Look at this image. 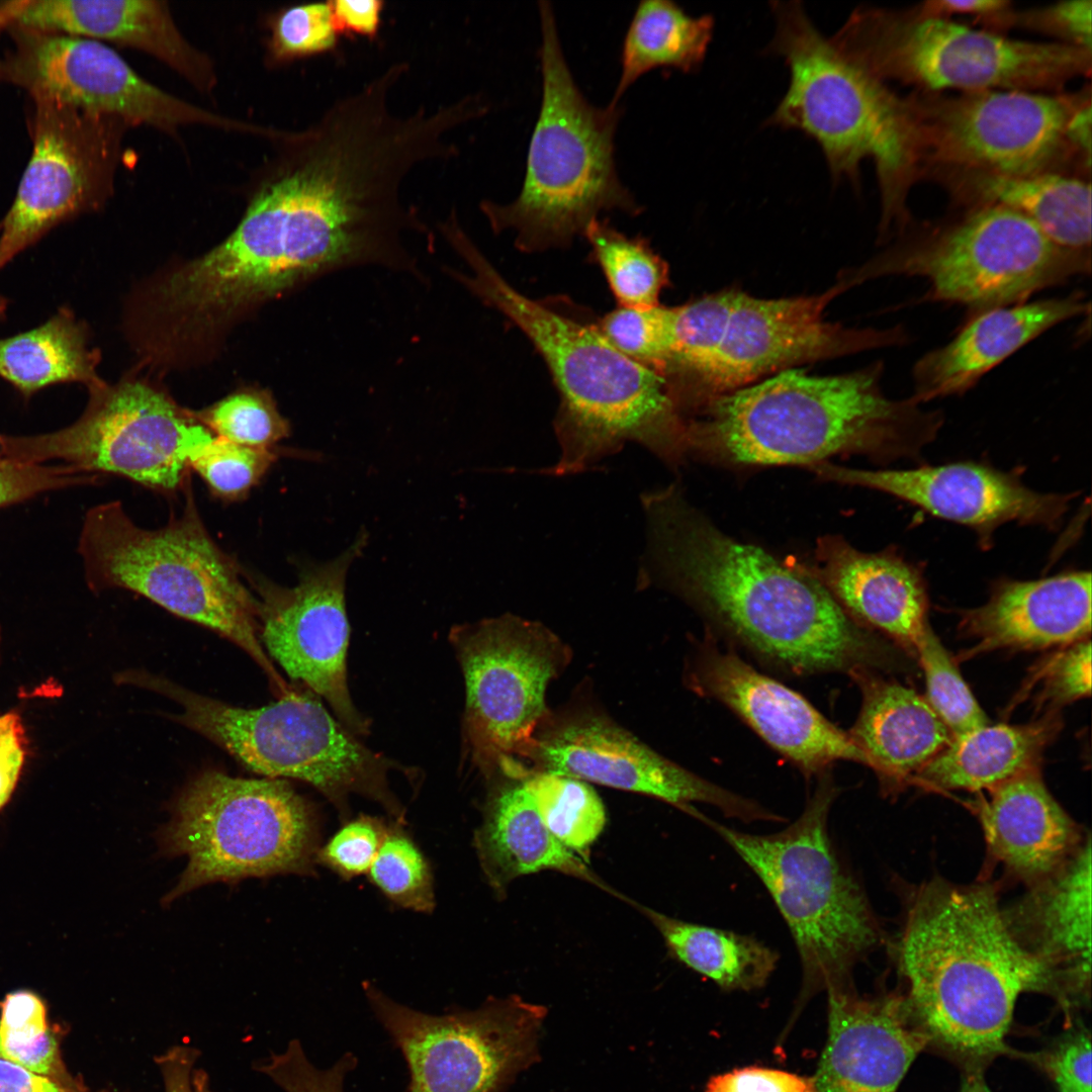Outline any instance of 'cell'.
Instances as JSON below:
<instances>
[{
    "label": "cell",
    "mask_w": 1092,
    "mask_h": 1092,
    "mask_svg": "<svg viewBox=\"0 0 1092 1092\" xmlns=\"http://www.w3.org/2000/svg\"><path fill=\"white\" fill-rule=\"evenodd\" d=\"M278 459L274 448L252 447L214 437L190 461V470L223 503L245 499Z\"/></svg>",
    "instance_id": "obj_45"
},
{
    "label": "cell",
    "mask_w": 1092,
    "mask_h": 1092,
    "mask_svg": "<svg viewBox=\"0 0 1092 1092\" xmlns=\"http://www.w3.org/2000/svg\"><path fill=\"white\" fill-rule=\"evenodd\" d=\"M371 1009L401 1052L410 1092H502L538 1059L547 1010L517 995L442 1015L402 1005L364 982Z\"/></svg>",
    "instance_id": "obj_16"
},
{
    "label": "cell",
    "mask_w": 1092,
    "mask_h": 1092,
    "mask_svg": "<svg viewBox=\"0 0 1092 1092\" xmlns=\"http://www.w3.org/2000/svg\"><path fill=\"white\" fill-rule=\"evenodd\" d=\"M1091 0H1069L1014 17L1060 36L1066 44L1091 53Z\"/></svg>",
    "instance_id": "obj_52"
},
{
    "label": "cell",
    "mask_w": 1092,
    "mask_h": 1092,
    "mask_svg": "<svg viewBox=\"0 0 1092 1092\" xmlns=\"http://www.w3.org/2000/svg\"><path fill=\"white\" fill-rule=\"evenodd\" d=\"M1090 311L1082 291L971 312L944 345L913 365L912 397L920 403L962 395L1018 350L1054 327Z\"/></svg>",
    "instance_id": "obj_26"
},
{
    "label": "cell",
    "mask_w": 1092,
    "mask_h": 1092,
    "mask_svg": "<svg viewBox=\"0 0 1092 1092\" xmlns=\"http://www.w3.org/2000/svg\"><path fill=\"white\" fill-rule=\"evenodd\" d=\"M1010 5L1005 0H935L926 2L919 12L942 17L951 14L1010 16Z\"/></svg>",
    "instance_id": "obj_58"
},
{
    "label": "cell",
    "mask_w": 1092,
    "mask_h": 1092,
    "mask_svg": "<svg viewBox=\"0 0 1092 1092\" xmlns=\"http://www.w3.org/2000/svg\"><path fill=\"white\" fill-rule=\"evenodd\" d=\"M98 477L80 473L64 463L29 464L0 456V509L48 491L92 484Z\"/></svg>",
    "instance_id": "obj_49"
},
{
    "label": "cell",
    "mask_w": 1092,
    "mask_h": 1092,
    "mask_svg": "<svg viewBox=\"0 0 1092 1092\" xmlns=\"http://www.w3.org/2000/svg\"><path fill=\"white\" fill-rule=\"evenodd\" d=\"M1 633L2 632H1V627H0V649H1V639H2V634Z\"/></svg>",
    "instance_id": "obj_63"
},
{
    "label": "cell",
    "mask_w": 1092,
    "mask_h": 1092,
    "mask_svg": "<svg viewBox=\"0 0 1092 1092\" xmlns=\"http://www.w3.org/2000/svg\"><path fill=\"white\" fill-rule=\"evenodd\" d=\"M836 291L779 299L735 291L721 342L678 380L679 392L699 404L797 364L910 341L901 326L856 330L825 322L823 311Z\"/></svg>",
    "instance_id": "obj_17"
},
{
    "label": "cell",
    "mask_w": 1092,
    "mask_h": 1092,
    "mask_svg": "<svg viewBox=\"0 0 1092 1092\" xmlns=\"http://www.w3.org/2000/svg\"><path fill=\"white\" fill-rule=\"evenodd\" d=\"M367 540L362 531L333 560L304 564L292 587L246 572L259 602L263 647L291 678L324 697L343 724L357 734L366 733L368 724L354 707L347 685L350 631L345 586L348 570Z\"/></svg>",
    "instance_id": "obj_22"
},
{
    "label": "cell",
    "mask_w": 1092,
    "mask_h": 1092,
    "mask_svg": "<svg viewBox=\"0 0 1092 1092\" xmlns=\"http://www.w3.org/2000/svg\"><path fill=\"white\" fill-rule=\"evenodd\" d=\"M199 1056L194 1046L175 1044L155 1058L164 1092H213L206 1071L196 1067Z\"/></svg>",
    "instance_id": "obj_54"
},
{
    "label": "cell",
    "mask_w": 1092,
    "mask_h": 1092,
    "mask_svg": "<svg viewBox=\"0 0 1092 1092\" xmlns=\"http://www.w3.org/2000/svg\"><path fill=\"white\" fill-rule=\"evenodd\" d=\"M62 1033L51 1026L46 1002L32 991L8 993L0 1002V1059L66 1086L85 1084L68 1070Z\"/></svg>",
    "instance_id": "obj_39"
},
{
    "label": "cell",
    "mask_w": 1092,
    "mask_h": 1092,
    "mask_svg": "<svg viewBox=\"0 0 1092 1092\" xmlns=\"http://www.w3.org/2000/svg\"><path fill=\"white\" fill-rule=\"evenodd\" d=\"M963 632L978 643L969 655L997 649L1071 645L1091 633V572L1074 569L1019 580L1001 577L987 602L961 612Z\"/></svg>",
    "instance_id": "obj_27"
},
{
    "label": "cell",
    "mask_w": 1092,
    "mask_h": 1092,
    "mask_svg": "<svg viewBox=\"0 0 1092 1092\" xmlns=\"http://www.w3.org/2000/svg\"><path fill=\"white\" fill-rule=\"evenodd\" d=\"M329 2L289 7L275 19L270 40L272 56L277 61L312 56L336 47Z\"/></svg>",
    "instance_id": "obj_47"
},
{
    "label": "cell",
    "mask_w": 1092,
    "mask_h": 1092,
    "mask_svg": "<svg viewBox=\"0 0 1092 1092\" xmlns=\"http://www.w3.org/2000/svg\"><path fill=\"white\" fill-rule=\"evenodd\" d=\"M1091 102L1083 101L1070 115L1065 127V141L1080 154L1087 170L1091 166Z\"/></svg>",
    "instance_id": "obj_59"
},
{
    "label": "cell",
    "mask_w": 1092,
    "mask_h": 1092,
    "mask_svg": "<svg viewBox=\"0 0 1092 1092\" xmlns=\"http://www.w3.org/2000/svg\"><path fill=\"white\" fill-rule=\"evenodd\" d=\"M13 48L0 77L30 96L172 131L203 124L247 132L249 124L187 103L140 77L113 50L90 38L10 24Z\"/></svg>",
    "instance_id": "obj_20"
},
{
    "label": "cell",
    "mask_w": 1092,
    "mask_h": 1092,
    "mask_svg": "<svg viewBox=\"0 0 1092 1092\" xmlns=\"http://www.w3.org/2000/svg\"><path fill=\"white\" fill-rule=\"evenodd\" d=\"M856 272L921 277L923 300L961 304L971 312L1019 303L1091 272V251L1062 246L1023 214L1001 205L968 208L947 221L911 224Z\"/></svg>",
    "instance_id": "obj_10"
},
{
    "label": "cell",
    "mask_w": 1092,
    "mask_h": 1092,
    "mask_svg": "<svg viewBox=\"0 0 1092 1092\" xmlns=\"http://www.w3.org/2000/svg\"><path fill=\"white\" fill-rule=\"evenodd\" d=\"M882 375V363L830 376L792 368L712 396L688 423V452L737 465L812 466L840 453L917 460L943 416L890 398Z\"/></svg>",
    "instance_id": "obj_4"
},
{
    "label": "cell",
    "mask_w": 1092,
    "mask_h": 1092,
    "mask_svg": "<svg viewBox=\"0 0 1092 1092\" xmlns=\"http://www.w3.org/2000/svg\"><path fill=\"white\" fill-rule=\"evenodd\" d=\"M597 325L617 350L662 376L672 346L670 307L618 306Z\"/></svg>",
    "instance_id": "obj_46"
},
{
    "label": "cell",
    "mask_w": 1092,
    "mask_h": 1092,
    "mask_svg": "<svg viewBox=\"0 0 1092 1092\" xmlns=\"http://www.w3.org/2000/svg\"><path fill=\"white\" fill-rule=\"evenodd\" d=\"M279 141L284 156L276 172L234 233L195 262L213 305L238 314L342 267L414 269L402 236L426 225L402 202L401 189L424 156L404 124L348 95Z\"/></svg>",
    "instance_id": "obj_1"
},
{
    "label": "cell",
    "mask_w": 1092,
    "mask_h": 1092,
    "mask_svg": "<svg viewBox=\"0 0 1092 1092\" xmlns=\"http://www.w3.org/2000/svg\"><path fill=\"white\" fill-rule=\"evenodd\" d=\"M401 825H389L367 874L371 883L397 906L431 913L435 907L431 869Z\"/></svg>",
    "instance_id": "obj_43"
},
{
    "label": "cell",
    "mask_w": 1092,
    "mask_h": 1092,
    "mask_svg": "<svg viewBox=\"0 0 1092 1092\" xmlns=\"http://www.w3.org/2000/svg\"><path fill=\"white\" fill-rule=\"evenodd\" d=\"M714 30L711 15L694 17L671 1L638 3L626 31L621 73L612 103L643 74L656 68L696 72L703 64Z\"/></svg>",
    "instance_id": "obj_37"
},
{
    "label": "cell",
    "mask_w": 1092,
    "mask_h": 1092,
    "mask_svg": "<svg viewBox=\"0 0 1092 1092\" xmlns=\"http://www.w3.org/2000/svg\"><path fill=\"white\" fill-rule=\"evenodd\" d=\"M27 741L16 711L0 715V811L9 802L25 762Z\"/></svg>",
    "instance_id": "obj_55"
},
{
    "label": "cell",
    "mask_w": 1092,
    "mask_h": 1092,
    "mask_svg": "<svg viewBox=\"0 0 1092 1092\" xmlns=\"http://www.w3.org/2000/svg\"><path fill=\"white\" fill-rule=\"evenodd\" d=\"M466 689L471 761L487 777L526 762L550 709L546 690L569 664V646L542 623L506 614L450 633Z\"/></svg>",
    "instance_id": "obj_15"
},
{
    "label": "cell",
    "mask_w": 1092,
    "mask_h": 1092,
    "mask_svg": "<svg viewBox=\"0 0 1092 1092\" xmlns=\"http://www.w3.org/2000/svg\"><path fill=\"white\" fill-rule=\"evenodd\" d=\"M18 1L6 2L0 5V34L7 29L12 22Z\"/></svg>",
    "instance_id": "obj_61"
},
{
    "label": "cell",
    "mask_w": 1092,
    "mask_h": 1092,
    "mask_svg": "<svg viewBox=\"0 0 1092 1092\" xmlns=\"http://www.w3.org/2000/svg\"><path fill=\"white\" fill-rule=\"evenodd\" d=\"M542 98L518 197L482 201L495 232L511 230L523 251L566 246L603 211L637 215L641 206L616 167L619 103L599 107L577 86L561 47L555 15L539 2Z\"/></svg>",
    "instance_id": "obj_7"
},
{
    "label": "cell",
    "mask_w": 1092,
    "mask_h": 1092,
    "mask_svg": "<svg viewBox=\"0 0 1092 1092\" xmlns=\"http://www.w3.org/2000/svg\"><path fill=\"white\" fill-rule=\"evenodd\" d=\"M1042 698L1055 705L1091 694V642L1084 639L1061 648L1042 673Z\"/></svg>",
    "instance_id": "obj_50"
},
{
    "label": "cell",
    "mask_w": 1092,
    "mask_h": 1092,
    "mask_svg": "<svg viewBox=\"0 0 1092 1092\" xmlns=\"http://www.w3.org/2000/svg\"><path fill=\"white\" fill-rule=\"evenodd\" d=\"M193 413L214 436L241 445L274 448L290 434L289 422L265 389H240Z\"/></svg>",
    "instance_id": "obj_42"
},
{
    "label": "cell",
    "mask_w": 1092,
    "mask_h": 1092,
    "mask_svg": "<svg viewBox=\"0 0 1092 1092\" xmlns=\"http://www.w3.org/2000/svg\"><path fill=\"white\" fill-rule=\"evenodd\" d=\"M474 835L478 860L487 883L502 894L515 879L544 870L592 880L574 852L547 829L526 785V770L495 774Z\"/></svg>",
    "instance_id": "obj_32"
},
{
    "label": "cell",
    "mask_w": 1092,
    "mask_h": 1092,
    "mask_svg": "<svg viewBox=\"0 0 1092 1092\" xmlns=\"http://www.w3.org/2000/svg\"><path fill=\"white\" fill-rule=\"evenodd\" d=\"M914 654L924 671L926 699L953 736L990 724L930 625L918 638Z\"/></svg>",
    "instance_id": "obj_44"
},
{
    "label": "cell",
    "mask_w": 1092,
    "mask_h": 1092,
    "mask_svg": "<svg viewBox=\"0 0 1092 1092\" xmlns=\"http://www.w3.org/2000/svg\"><path fill=\"white\" fill-rule=\"evenodd\" d=\"M827 995L828 1037L813 1078L816 1092H896L929 1042L905 998L861 997L852 986Z\"/></svg>",
    "instance_id": "obj_25"
},
{
    "label": "cell",
    "mask_w": 1092,
    "mask_h": 1092,
    "mask_svg": "<svg viewBox=\"0 0 1092 1092\" xmlns=\"http://www.w3.org/2000/svg\"><path fill=\"white\" fill-rule=\"evenodd\" d=\"M1040 1060L1059 1092H1091V1037L1086 1030L1066 1036Z\"/></svg>",
    "instance_id": "obj_51"
},
{
    "label": "cell",
    "mask_w": 1092,
    "mask_h": 1092,
    "mask_svg": "<svg viewBox=\"0 0 1092 1092\" xmlns=\"http://www.w3.org/2000/svg\"><path fill=\"white\" fill-rule=\"evenodd\" d=\"M706 1092H816L813 1078L787 1071L746 1067L713 1077Z\"/></svg>",
    "instance_id": "obj_53"
},
{
    "label": "cell",
    "mask_w": 1092,
    "mask_h": 1092,
    "mask_svg": "<svg viewBox=\"0 0 1092 1092\" xmlns=\"http://www.w3.org/2000/svg\"><path fill=\"white\" fill-rule=\"evenodd\" d=\"M162 849L187 867L163 903L206 884L314 873L318 849L308 803L281 779H241L217 770L196 777L161 833Z\"/></svg>",
    "instance_id": "obj_13"
},
{
    "label": "cell",
    "mask_w": 1092,
    "mask_h": 1092,
    "mask_svg": "<svg viewBox=\"0 0 1092 1092\" xmlns=\"http://www.w3.org/2000/svg\"><path fill=\"white\" fill-rule=\"evenodd\" d=\"M0 1092H94L86 1084L66 1086L0 1059ZM106 1092V1091H100Z\"/></svg>",
    "instance_id": "obj_57"
},
{
    "label": "cell",
    "mask_w": 1092,
    "mask_h": 1092,
    "mask_svg": "<svg viewBox=\"0 0 1092 1092\" xmlns=\"http://www.w3.org/2000/svg\"><path fill=\"white\" fill-rule=\"evenodd\" d=\"M938 170V169H937ZM944 170L953 196L968 208L1001 205L1032 220L1058 244L1091 251V185L1055 172L1003 176Z\"/></svg>",
    "instance_id": "obj_34"
},
{
    "label": "cell",
    "mask_w": 1092,
    "mask_h": 1092,
    "mask_svg": "<svg viewBox=\"0 0 1092 1092\" xmlns=\"http://www.w3.org/2000/svg\"><path fill=\"white\" fill-rule=\"evenodd\" d=\"M770 6L776 31L767 52L784 59L790 83L768 123L815 140L835 181L858 186L860 163L871 160L881 195L879 240L892 241L912 224L907 197L924 162L912 103L837 52L801 2Z\"/></svg>",
    "instance_id": "obj_6"
},
{
    "label": "cell",
    "mask_w": 1092,
    "mask_h": 1092,
    "mask_svg": "<svg viewBox=\"0 0 1092 1092\" xmlns=\"http://www.w3.org/2000/svg\"><path fill=\"white\" fill-rule=\"evenodd\" d=\"M1059 729L1060 720L1052 715L1024 725L987 724L953 736L916 777L945 790L991 791L1038 768Z\"/></svg>",
    "instance_id": "obj_35"
},
{
    "label": "cell",
    "mask_w": 1092,
    "mask_h": 1092,
    "mask_svg": "<svg viewBox=\"0 0 1092 1092\" xmlns=\"http://www.w3.org/2000/svg\"><path fill=\"white\" fill-rule=\"evenodd\" d=\"M642 504L657 573L753 652L800 674L876 664L873 637L818 577L724 534L673 487Z\"/></svg>",
    "instance_id": "obj_2"
},
{
    "label": "cell",
    "mask_w": 1092,
    "mask_h": 1092,
    "mask_svg": "<svg viewBox=\"0 0 1092 1092\" xmlns=\"http://www.w3.org/2000/svg\"><path fill=\"white\" fill-rule=\"evenodd\" d=\"M6 307H7V300H6V298H4V297H2L0 295V316L4 315Z\"/></svg>",
    "instance_id": "obj_62"
},
{
    "label": "cell",
    "mask_w": 1092,
    "mask_h": 1092,
    "mask_svg": "<svg viewBox=\"0 0 1092 1092\" xmlns=\"http://www.w3.org/2000/svg\"><path fill=\"white\" fill-rule=\"evenodd\" d=\"M959 1092H992L982 1076L977 1072L968 1076Z\"/></svg>",
    "instance_id": "obj_60"
},
{
    "label": "cell",
    "mask_w": 1092,
    "mask_h": 1092,
    "mask_svg": "<svg viewBox=\"0 0 1092 1092\" xmlns=\"http://www.w3.org/2000/svg\"><path fill=\"white\" fill-rule=\"evenodd\" d=\"M526 766L653 797L689 814L692 803H705L745 823L785 820L662 756L589 704L550 710Z\"/></svg>",
    "instance_id": "obj_19"
},
{
    "label": "cell",
    "mask_w": 1092,
    "mask_h": 1092,
    "mask_svg": "<svg viewBox=\"0 0 1092 1092\" xmlns=\"http://www.w3.org/2000/svg\"><path fill=\"white\" fill-rule=\"evenodd\" d=\"M880 80L928 91L1051 90L1091 70V53L974 29L946 17L857 8L829 38Z\"/></svg>",
    "instance_id": "obj_11"
},
{
    "label": "cell",
    "mask_w": 1092,
    "mask_h": 1092,
    "mask_svg": "<svg viewBox=\"0 0 1092 1092\" xmlns=\"http://www.w3.org/2000/svg\"><path fill=\"white\" fill-rule=\"evenodd\" d=\"M867 671L852 674L861 688L862 704L848 734L882 785L890 787L917 774L953 735L926 698Z\"/></svg>",
    "instance_id": "obj_31"
},
{
    "label": "cell",
    "mask_w": 1092,
    "mask_h": 1092,
    "mask_svg": "<svg viewBox=\"0 0 1092 1092\" xmlns=\"http://www.w3.org/2000/svg\"><path fill=\"white\" fill-rule=\"evenodd\" d=\"M389 825L383 820L360 816L341 827L315 854V863L325 866L345 880L367 874L379 851Z\"/></svg>",
    "instance_id": "obj_48"
},
{
    "label": "cell",
    "mask_w": 1092,
    "mask_h": 1092,
    "mask_svg": "<svg viewBox=\"0 0 1092 1092\" xmlns=\"http://www.w3.org/2000/svg\"><path fill=\"white\" fill-rule=\"evenodd\" d=\"M1085 100L1035 91L984 90L912 104L924 161L936 164V169L1028 176L1052 172L1069 148L1064 134L1067 121Z\"/></svg>",
    "instance_id": "obj_18"
},
{
    "label": "cell",
    "mask_w": 1092,
    "mask_h": 1092,
    "mask_svg": "<svg viewBox=\"0 0 1092 1092\" xmlns=\"http://www.w3.org/2000/svg\"><path fill=\"white\" fill-rule=\"evenodd\" d=\"M811 468L826 479L891 494L935 518L968 527L985 550L993 545L996 530L1008 523L1058 530L1078 495L1036 491L1018 474L974 461L888 470L828 463Z\"/></svg>",
    "instance_id": "obj_23"
},
{
    "label": "cell",
    "mask_w": 1092,
    "mask_h": 1092,
    "mask_svg": "<svg viewBox=\"0 0 1092 1092\" xmlns=\"http://www.w3.org/2000/svg\"><path fill=\"white\" fill-rule=\"evenodd\" d=\"M644 911L672 957L723 990L759 989L777 968L779 953L751 935Z\"/></svg>",
    "instance_id": "obj_38"
},
{
    "label": "cell",
    "mask_w": 1092,
    "mask_h": 1092,
    "mask_svg": "<svg viewBox=\"0 0 1092 1092\" xmlns=\"http://www.w3.org/2000/svg\"><path fill=\"white\" fill-rule=\"evenodd\" d=\"M125 682L172 699L180 707L173 720L213 741L252 771L306 782L341 813L350 794H361L403 824V809L388 788L389 762L358 742L313 697L289 691L268 706L245 709L146 672L129 671Z\"/></svg>",
    "instance_id": "obj_12"
},
{
    "label": "cell",
    "mask_w": 1092,
    "mask_h": 1092,
    "mask_svg": "<svg viewBox=\"0 0 1092 1092\" xmlns=\"http://www.w3.org/2000/svg\"><path fill=\"white\" fill-rule=\"evenodd\" d=\"M688 686L727 706L808 776L822 775L839 760L869 766L848 732L826 719L802 695L709 641L697 648L689 666Z\"/></svg>",
    "instance_id": "obj_24"
},
{
    "label": "cell",
    "mask_w": 1092,
    "mask_h": 1092,
    "mask_svg": "<svg viewBox=\"0 0 1092 1092\" xmlns=\"http://www.w3.org/2000/svg\"><path fill=\"white\" fill-rule=\"evenodd\" d=\"M594 258L601 266L619 306L648 307L668 281L664 261L640 237L630 238L606 220L594 218L584 229Z\"/></svg>",
    "instance_id": "obj_40"
},
{
    "label": "cell",
    "mask_w": 1092,
    "mask_h": 1092,
    "mask_svg": "<svg viewBox=\"0 0 1092 1092\" xmlns=\"http://www.w3.org/2000/svg\"><path fill=\"white\" fill-rule=\"evenodd\" d=\"M12 23L144 51L201 92H210L216 83L209 58L186 40L161 1L24 0Z\"/></svg>",
    "instance_id": "obj_28"
},
{
    "label": "cell",
    "mask_w": 1092,
    "mask_h": 1092,
    "mask_svg": "<svg viewBox=\"0 0 1092 1092\" xmlns=\"http://www.w3.org/2000/svg\"><path fill=\"white\" fill-rule=\"evenodd\" d=\"M990 792L980 814L988 847L1019 877L1040 882L1081 846L1076 823L1051 795L1039 767Z\"/></svg>",
    "instance_id": "obj_30"
},
{
    "label": "cell",
    "mask_w": 1092,
    "mask_h": 1092,
    "mask_svg": "<svg viewBox=\"0 0 1092 1092\" xmlns=\"http://www.w3.org/2000/svg\"><path fill=\"white\" fill-rule=\"evenodd\" d=\"M30 99L32 153L0 225V269L55 226L98 207L109 187L114 117Z\"/></svg>",
    "instance_id": "obj_21"
},
{
    "label": "cell",
    "mask_w": 1092,
    "mask_h": 1092,
    "mask_svg": "<svg viewBox=\"0 0 1092 1092\" xmlns=\"http://www.w3.org/2000/svg\"><path fill=\"white\" fill-rule=\"evenodd\" d=\"M99 358L86 326L67 307L35 329L0 339V377L24 398L56 383H102Z\"/></svg>",
    "instance_id": "obj_36"
},
{
    "label": "cell",
    "mask_w": 1092,
    "mask_h": 1092,
    "mask_svg": "<svg viewBox=\"0 0 1092 1092\" xmlns=\"http://www.w3.org/2000/svg\"><path fill=\"white\" fill-rule=\"evenodd\" d=\"M190 477L182 512L160 528L136 525L118 500L86 512L77 547L86 583L95 593L131 590L218 633L244 649L283 693L286 685L260 640L258 599L245 582L244 568L208 533Z\"/></svg>",
    "instance_id": "obj_8"
},
{
    "label": "cell",
    "mask_w": 1092,
    "mask_h": 1092,
    "mask_svg": "<svg viewBox=\"0 0 1092 1092\" xmlns=\"http://www.w3.org/2000/svg\"><path fill=\"white\" fill-rule=\"evenodd\" d=\"M818 578L845 611L911 652L928 620L922 568L896 550L863 552L841 539L819 544Z\"/></svg>",
    "instance_id": "obj_29"
},
{
    "label": "cell",
    "mask_w": 1092,
    "mask_h": 1092,
    "mask_svg": "<svg viewBox=\"0 0 1092 1092\" xmlns=\"http://www.w3.org/2000/svg\"><path fill=\"white\" fill-rule=\"evenodd\" d=\"M328 2L337 34L351 32L370 38L377 34L384 2L379 0Z\"/></svg>",
    "instance_id": "obj_56"
},
{
    "label": "cell",
    "mask_w": 1092,
    "mask_h": 1092,
    "mask_svg": "<svg viewBox=\"0 0 1092 1092\" xmlns=\"http://www.w3.org/2000/svg\"><path fill=\"white\" fill-rule=\"evenodd\" d=\"M525 780L550 833L572 852L587 851L607 821L605 806L593 787L565 775L531 769Z\"/></svg>",
    "instance_id": "obj_41"
},
{
    "label": "cell",
    "mask_w": 1092,
    "mask_h": 1092,
    "mask_svg": "<svg viewBox=\"0 0 1092 1092\" xmlns=\"http://www.w3.org/2000/svg\"><path fill=\"white\" fill-rule=\"evenodd\" d=\"M470 268L455 277L499 310L533 343L559 395L554 421L560 455L548 471H582L626 442L669 464L688 453V421L666 380L617 350L597 324L568 315L514 288L469 238L454 245Z\"/></svg>",
    "instance_id": "obj_5"
},
{
    "label": "cell",
    "mask_w": 1092,
    "mask_h": 1092,
    "mask_svg": "<svg viewBox=\"0 0 1092 1092\" xmlns=\"http://www.w3.org/2000/svg\"><path fill=\"white\" fill-rule=\"evenodd\" d=\"M802 814L783 830L750 834L710 826L765 887L795 942L802 998L851 985V973L878 943L880 930L859 884L842 863L828 830L838 790L825 772Z\"/></svg>",
    "instance_id": "obj_9"
},
{
    "label": "cell",
    "mask_w": 1092,
    "mask_h": 1092,
    "mask_svg": "<svg viewBox=\"0 0 1092 1092\" xmlns=\"http://www.w3.org/2000/svg\"><path fill=\"white\" fill-rule=\"evenodd\" d=\"M895 954L913 1020L929 1041L975 1063L1004 1052L1019 995L1059 987L986 886L921 887Z\"/></svg>",
    "instance_id": "obj_3"
},
{
    "label": "cell",
    "mask_w": 1092,
    "mask_h": 1092,
    "mask_svg": "<svg viewBox=\"0 0 1092 1092\" xmlns=\"http://www.w3.org/2000/svg\"><path fill=\"white\" fill-rule=\"evenodd\" d=\"M83 414L63 429L0 433V456L21 463L60 461L84 474H112L164 494L183 490L190 461L215 436L162 389L142 380L89 387Z\"/></svg>",
    "instance_id": "obj_14"
},
{
    "label": "cell",
    "mask_w": 1092,
    "mask_h": 1092,
    "mask_svg": "<svg viewBox=\"0 0 1092 1092\" xmlns=\"http://www.w3.org/2000/svg\"><path fill=\"white\" fill-rule=\"evenodd\" d=\"M1024 902L1023 920L1035 934L1033 951L1058 984L1089 987L1091 967V846L1089 839Z\"/></svg>",
    "instance_id": "obj_33"
}]
</instances>
